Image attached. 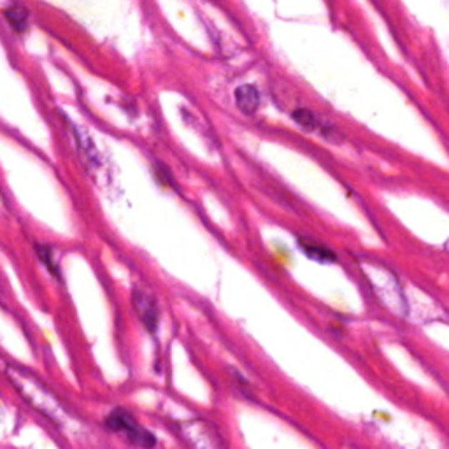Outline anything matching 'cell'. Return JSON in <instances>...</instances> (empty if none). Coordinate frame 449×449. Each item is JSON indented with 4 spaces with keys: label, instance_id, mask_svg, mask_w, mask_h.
Returning <instances> with one entry per match:
<instances>
[{
    "label": "cell",
    "instance_id": "cell-1",
    "mask_svg": "<svg viewBox=\"0 0 449 449\" xmlns=\"http://www.w3.org/2000/svg\"><path fill=\"white\" fill-rule=\"evenodd\" d=\"M106 425H107V428H111L113 432L123 433L130 443L137 444V446L148 448V446H155L156 444L155 437H153L149 432H146L143 427H139V425L136 423V420H133L128 413H125V410H121V409L113 410V413L107 416Z\"/></svg>",
    "mask_w": 449,
    "mask_h": 449
},
{
    "label": "cell",
    "instance_id": "cell-2",
    "mask_svg": "<svg viewBox=\"0 0 449 449\" xmlns=\"http://www.w3.org/2000/svg\"><path fill=\"white\" fill-rule=\"evenodd\" d=\"M133 307H136L137 314H139L141 321L144 323V327L149 330V332H155L156 327H158V306H156V301L151 297V295L144 293V291L136 290L133 291Z\"/></svg>",
    "mask_w": 449,
    "mask_h": 449
},
{
    "label": "cell",
    "instance_id": "cell-3",
    "mask_svg": "<svg viewBox=\"0 0 449 449\" xmlns=\"http://www.w3.org/2000/svg\"><path fill=\"white\" fill-rule=\"evenodd\" d=\"M236 104L244 114L256 113L260 107V91L253 84H243L236 90Z\"/></svg>",
    "mask_w": 449,
    "mask_h": 449
},
{
    "label": "cell",
    "instance_id": "cell-4",
    "mask_svg": "<svg viewBox=\"0 0 449 449\" xmlns=\"http://www.w3.org/2000/svg\"><path fill=\"white\" fill-rule=\"evenodd\" d=\"M302 249H304L307 256H311L313 260H318V262H333L336 260V256H333V253L330 249L313 243V241H302Z\"/></svg>",
    "mask_w": 449,
    "mask_h": 449
},
{
    "label": "cell",
    "instance_id": "cell-5",
    "mask_svg": "<svg viewBox=\"0 0 449 449\" xmlns=\"http://www.w3.org/2000/svg\"><path fill=\"white\" fill-rule=\"evenodd\" d=\"M7 20H9L11 25L14 26V29L18 30V32H23L26 26V11L23 9V6H14V7H9L6 13Z\"/></svg>",
    "mask_w": 449,
    "mask_h": 449
},
{
    "label": "cell",
    "instance_id": "cell-6",
    "mask_svg": "<svg viewBox=\"0 0 449 449\" xmlns=\"http://www.w3.org/2000/svg\"><path fill=\"white\" fill-rule=\"evenodd\" d=\"M293 118L301 123L302 126H306V128H316V118H314V114L311 113V111L304 109L297 111V113H293Z\"/></svg>",
    "mask_w": 449,
    "mask_h": 449
},
{
    "label": "cell",
    "instance_id": "cell-7",
    "mask_svg": "<svg viewBox=\"0 0 449 449\" xmlns=\"http://www.w3.org/2000/svg\"><path fill=\"white\" fill-rule=\"evenodd\" d=\"M37 249H39L41 258H44V262H46V266H48V268L55 271V263L51 262V249H49V248H41V246H37Z\"/></svg>",
    "mask_w": 449,
    "mask_h": 449
}]
</instances>
